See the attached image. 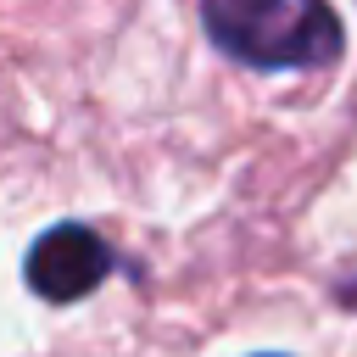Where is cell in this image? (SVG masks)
Wrapping results in <instances>:
<instances>
[{
    "mask_svg": "<svg viewBox=\"0 0 357 357\" xmlns=\"http://www.w3.org/2000/svg\"><path fill=\"white\" fill-rule=\"evenodd\" d=\"M212 45L245 67H324L340 56V17L329 0H201Z\"/></svg>",
    "mask_w": 357,
    "mask_h": 357,
    "instance_id": "cell-1",
    "label": "cell"
},
{
    "mask_svg": "<svg viewBox=\"0 0 357 357\" xmlns=\"http://www.w3.org/2000/svg\"><path fill=\"white\" fill-rule=\"evenodd\" d=\"M112 273V245L84 223H56L28 251V284L45 301H78Z\"/></svg>",
    "mask_w": 357,
    "mask_h": 357,
    "instance_id": "cell-2",
    "label": "cell"
},
{
    "mask_svg": "<svg viewBox=\"0 0 357 357\" xmlns=\"http://www.w3.org/2000/svg\"><path fill=\"white\" fill-rule=\"evenodd\" d=\"M340 296H346V301H357V284H346V290H340Z\"/></svg>",
    "mask_w": 357,
    "mask_h": 357,
    "instance_id": "cell-3",
    "label": "cell"
}]
</instances>
